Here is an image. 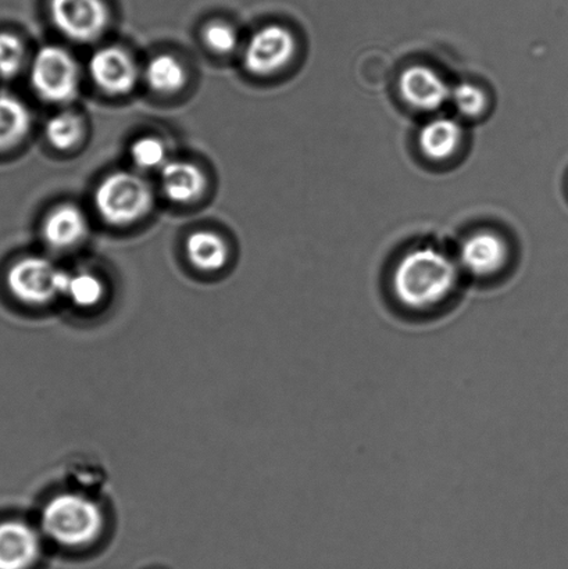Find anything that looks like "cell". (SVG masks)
Listing matches in <instances>:
<instances>
[{
    "instance_id": "obj_5",
    "label": "cell",
    "mask_w": 568,
    "mask_h": 569,
    "mask_svg": "<svg viewBox=\"0 0 568 569\" xmlns=\"http://www.w3.org/2000/svg\"><path fill=\"white\" fill-rule=\"evenodd\" d=\"M69 272L42 256H26L14 261L6 274L11 296L27 306H42L64 295Z\"/></svg>"
},
{
    "instance_id": "obj_13",
    "label": "cell",
    "mask_w": 568,
    "mask_h": 569,
    "mask_svg": "<svg viewBox=\"0 0 568 569\" xmlns=\"http://www.w3.org/2000/svg\"><path fill=\"white\" fill-rule=\"evenodd\" d=\"M161 189L175 203H191L202 197L206 177L198 166L183 160H169L160 170Z\"/></svg>"
},
{
    "instance_id": "obj_12",
    "label": "cell",
    "mask_w": 568,
    "mask_h": 569,
    "mask_svg": "<svg viewBox=\"0 0 568 569\" xmlns=\"http://www.w3.org/2000/svg\"><path fill=\"white\" fill-rule=\"evenodd\" d=\"M89 232L87 216L74 204H61L50 211L42 226V237L49 248L66 250L86 241Z\"/></svg>"
},
{
    "instance_id": "obj_21",
    "label": "cell",
    "mask_w": 568,
    "mask_h": 569,
    "mask_svg": "<svg viewBox=\"0 0 568 569\" xmlns=\"http://www.w3.org/2000/svg\"><path fill=\"white\" fill-rule=\"evenodd\" d=\"M26 60V47L21 39L11 32H0V77L19 74Z\"/></svg>"
},
{
    "instance_id": "obj_3",
    "label": "cell",
    "mask_w": 568,
    "mask_h": 569,
    "mask_svg": "<svg viewBox=\"0 0 568 569\" xmlns=\"http://www.w3.org/2000/svg\"><path fill=\"white\" fill-rule=\"evenodd\" d=\"M98 214L111 226H128L153 208L149 182L130 171H116L99 183L93 194Z\"/></svg>"
},
{
    "instance_id": "obj_20",
    "label": "cell",
    "mask_w": 568,
    "mask_h": 569,
    "mask_svg": "<svg viewBox=\"0 0 568 569\" xmlns=\"http://www.w3.org/2000/svg\"><path fill=\"white\" fill-rule=\"evenodd\" d=\"M132 163L141 170H161L169 158L165 143L158 138L142 137L131 147Z\"/></svg>"
},
{
    "instance_id": "obj_10",
    "label": "cell",
    "mask_w": 568,
    "mask_h": 569,
    "mask_svg": "<svg viewBox=\"0 0 568 569\" xmlns=\"http://www.w3.org/2000/svg\"><path fill=\"white\" fill-rule=\"evenodd\" d=\"M41 551V535L30 523L0 521V569H31Z\"/></svg>"
},
{
    "instance_id": "obj_15",
    "label": "cell",
    "mask_w": 568,
    "mask_h": 569,
    "mask_svg": "<svg viewBox=\"0 0 568 569\" xmlns=\"http://www.w3.org/2000/svg\"><path fill=\"white\" fill-rule=\"evenodd\" d=\"M187 258L195 269L206 272L219 271L230 258L225 239L211 231H197L188 237Z\"/></svg>"
},
{
    "instance_id": "obj_16",
    "label": "cell",
    "mask_w": 568,
    "mask_h": 569,
    "mask_svg": "<svg viewBox=\"0 0 568 569\" xmlns=\"http://www.w3.org/2000/svg\"><path fill=\"white\" fill-rule=\"evenodd\" d=\"M31 126L32 116L27 104L13 94H0V152L17 147Z\"/></svg>"
},
{
    "instance_id": "obj_6",
    "label": "cell",
    "mask_w": 568,
    "mask_h": 569,
    "mask_svg": "<svg viewBox=\"0 0 568 569\" xmlns=\"http://www.w3.org/2000/svg\"><path fill=\"white\" fill-rule=\"evenodd\" d=\"M56 28L71 41H97L108 30L110 10L104 0H49Z\"/></svg>"
},
{
    "instance_id": "obj_17",
    "label": "cell",
    "mask_w": 568,
    "mask_h": 569,
    "mask_svg": "<svg viewBox=\"0 0 568 569\" xmlns=\"http://www.w3.org/2000/svg\"><path fill=\"white\" fill-rule=\"evenodd\" d=\"M148 86L158 93H176L187 83V70L181 61L171 54H158L149 60L145 69Z\"/></svg>"
},
{
    "instance_id": "obj_11",
    "label": "cell",
    "mask_w": 568,
    "mask_h": 569,
    "mask_svg": "<svg viewBox=\"0 0 568 569\" xmlns=\"http://www.w3.org/2000/svg\"><path fill=\"white\" fill-rule=\"evenodd\" d=\"M509 259L508 244L495 232L472 233L461 243L459 260L471 276L488 278L498 274Z\"/></svg>"
},
{
    "instance_id": "obj_19",
    "label": "cell",
    "mask_w": 568,
    "mask_h": 569,
    "mask_svg": "<svg viewBox=\"0 0 568 569\" xmlns=\"http://www.w3.org/2000/svg\"><path fill=\"white\" fill-rule=\"evenodd\" d=\"M104 295L103 282L91 272L80 271L67 278L64 295L72 303L81 309H91L102 300Z\"/></svg>"
},
{
    "instance_id": "obj_7",
    "label": "cell",
    "mask_w": 568,
    "mask_h": 569,
    "mask_svg": "<svg viewBox=\"0 0 568 569\" xmlns=\"http://www.w3.org/2000/svg\"><path fill=\"white\" fill-rule=\"evenodd\" d=\"M297 53V39L288 28L270 24L250 37L243 50V63L255 76H271L289 64Z\"/></svg>"
},
{
    "instance_id": "obj_8",
    "label": "cell",
    "mask_w": 568,
    "mask_h": 569,
    "mask_svg": "<svg viewBox=\"0 0 568 569\" xmlns=\"http://www.w3.org/2000/svg\"><path fill=\"white\" fill-rule=\"evenodd\" d=\"M88 69L94 86L114 97L131 92L138 81L136 61L119 47L98 49L89 59Z\"/></svg>"
},
{
    "instance_id": "obj_23",
    "label": "cell",
    "mask_w": 568,
    "mask_h": 569,
    "mask_svg": "<svg viewBox=\"0 0 568 569\" xmlns=\"http://www.w3.org/2000/svg\"><path fill=\"white\" fill-rule=\"evenodd\" d=\"M203 41L215 53L227 54L238 48V33L226 22H211L203 31Z\"/></svg>"
},
{
    "instance_id": "obj_4",
    "label": "cell",
    "mask_w": 568,
    "mask_h": 569,
    "mask_svg": "<svg viewBox=\"0 0 568 569\" xmlns=\"http://www.w3.org/2000/svg\"><path fill=\"white\" fill-rule=\"evenodd\" d=\"M30 81L39 98L49 103H67L80 89V69L69 50L47 44L32 60Z\"/></svg>"
},
{
    "instance_id": "obj_18",
    "label": "cell",
    "mask_w": 568,
    "mask_h": 569,
    "mask_svg": "<svg viewBox=\"0 0 568 569\" xmlns=\"http://www.w3.org/2000/svg\"><path fill=\"white\" fill-rule=\"evenodd\" d=\"M83 121L80 114L72 110H63L48 121L47 138L53 148L69 150L81 141Z\"/></svg>"
},
{
    "instance_id": "obj_14",
    "label": "cell",
    "mask_w": 568,
    "mask_h": 569,
    "mask_svg": "<svg viewBox=\"0 0 568 569\" xmlns=\"http://www.w3.org/2000/svg\"><path fill=\"white\" fill-rule=\"evenodd\" d=\"M464 130L458 121L448 117H438L421 128L419 144L426 158L444 161L458 152Z\"/></svg>"
},
{
    "instance_id": "obj_2",
    "label": "cell",
    "mask_w": 568,
    "mask_h": 569,
    "mask_svg": "<svg viewBox=\"0 0 568 569\" xmlns=\"http://www.w3.org/2000/svg\"><path fill=\"white\" fill-rule=\"evenodd\" d=\"M103 512L92 499L78 493H61L44 506L42 527L53 542L66 548H83L102 533Z\"/></svg>"
},
{
    "instance_id": "obj_22",
    "label": "cell",
    "mask_w": 568,
    "mask_h": 569,
    "mask_svg": "<svg viewBox=\"0 0 568 569\" xmlns=\"http://www.w3.org/2000/svg\"><path fill=\"white\" fill-rule=\"evenodd\" d=\"M455 108L459 113L469 119L481 116L488 108V99L486 92L472 83L464 82L452 89L450 92Z\"/></svg>"
},
{
    "instance_id": "obj_9",
    "label": "cell",
    "mask_w": 568,
    "mask_h": 569,
    "mask_svg": "<svg viewBox=\"0 0 568 569\" xmlns=\"http://www.w3.org/2000/svg\"><path fill=\"white\" fill-rule=\"evenodd\" d=\"M399 92L410 108L436 111L448 102L452 89L431 67L416 64L400 76Z\"/></svg>"
},
{
    "instance_id": "obj_1",
    "label": "cell",
    "mask_w": 568,
    "mask_h": 569,
    "mask_svg": "<svg viewBox=\"0 0 568 569\" xmlns=\"http://www.w3.org/2000/svg\"><path fill=\"white\" fill-rule=\"evenodd\" d=\"M458 266L432 248L410 250L392 272V293L403 309L427 312L438 309L455 292Z\"/></svg>"
}]
</instances>
